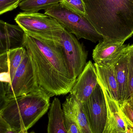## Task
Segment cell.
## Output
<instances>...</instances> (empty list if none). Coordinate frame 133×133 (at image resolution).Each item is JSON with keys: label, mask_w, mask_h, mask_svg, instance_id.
<instances>
[{"label": "cell", "mask_w": 133, "mask_h": 133, "mask_svg": "<svg viewBox=\"0 0 133 133\" xmlns=\"http://www.w3.org/2000/svg\"><path fill=\"white\" fill-rule=\"evenodd\" d=\"M5 86L7 100L28 94L39 87L31 58L27 52L11 82Z\"/></svg>", "instance_id": "obj_6"}, {"label": "cell", "mask_w": 133, "mask_h": 133, "mask_svg": "<svg viewBox=\"0 0 133 133\" xmlns=\"http://www.w3.org/2000/svg\"><path fill=\"white\" fill-rule=\"evenodd\" d=\"M5 133H19L18 132H17L16 130H15L13 129H11L9 130L8 131H7Z\"/></svg>", "instance_id": "obj_27"}, {"label": "cell", "mask_w": 133, "mask_h": 133, "mask_svg": "<svg viewBox=\"0 0 133 133\" xmlns=\"http://www.w3.org/2000/svg\"><path fill=\"white\" fill-rule=\"evenodd\" d=\"M15 20L25 33L57 42H61L62 35L65 29L53 17L38 12H21Z\"/></svg>", "instance_id": "obj_5"}, {"label": "cell", "mask_w": 133, "mask_h": 133, "mask_svg": "<svg viewBox=\"0 0 133 133\" xmlns=\"http://www.w3.org/2000/svg\"><path fill=\"white\" fill-rule=\"evenodd\" d=\"M83 104L92 133H103L108 111L104 92L98 83L87 101Z\"/></svg>", "instance_id": "obj_8"}, {"label": "cell", "mask_w": 133, "mask_h": 133, "mask_svg": "<svg viewBox=\"0 0 133 133\" xmlns=\"http://www.w3.org/2000/svg\"><path fill=\"white\" fill-rule=\"evenodd\" d=\"M119 103L122 111L133 125V109L127 101Z\"/></svg>", "instance_id": "obj_23"}, {"label": "cell", "mask_w": 133, "mask_h": 133, "mask_svg": "<svg viewBox=\"0 0 133 133\" xmlns=\"http://www.w3.org/2000/svg\"><path fill=\"white\" fill-rule=\"evenodd\" d=\"M19 0H0V16L19 6Z\"/></svg>", "instance_id": "obj_22"}, {"label": "cell", "mask_w": 133, "mask_h": 133, "mask_svg": "<svg viewBox=\"0 0 133 133\" xmlns=\"http://www.w3.org/2000/svg\"><path fill=\"white\" fill-rule=\"evenodd\" d=\"M60 3L72 11L83 15H86L83 0H62Z\"/></svg>", "instance_id": "obj_21"}, {"label": "cell", "mask_w": 133, "mask_h": 133, "mask_svg": "<svg viewBox=\"0 0 133 133\" xmlns=\"http://www.w3.org/2000/svg\"><path fill=\"white\" fill-rule=\"evenodd\" d=\"M29 133H36L34 132H30Z\"/></svg>", "instance_id": "obj_28"}, {"label": "cell", "mask_w": 133, "mask_h": 133, "mask_svg": "<svg viewBox=\"0 0 133 133\" xmlns=\"http://www.w3.org/2000/svg\"><path fill=\"white\" fill-rule=\"evenodd\" d=\"M130 46L123 53L113 66L118 84L119 103L126 100L129 77V52Z\"/></svg>", "instance_id": "obj_14"}, {"label": "cell", "mask_w": 133, "mask_h": 133, "mask_svg": "<svg viewBox=\"0 0 133 133\" xmlns=\"http://www.w3.org/2000/svg\"><path fill=\"white\" fill-rule=\"evenodd\" d=\"M61 43L70 74L76 79L86 66L88 51L76 37L65 29L62 35Z\"/></svg>", "instance_id": "obj_7"}, {"label": "cell", "mask_w": 133, "mask_h": 133, "mask_svg": "<svg viewBox=\"0 0 133 133\" xmlns=\"http://www.w3.org/2000/svg\"><path fill=\"white\" fill-rule=\"evenodd\" d=\"M11 129L10 126L2 116L0 110V133H5Z\"/></svg>", "instance_id": "obj_25"}, {"label": "cell", "mask_w": 133, "mask_h": 133, "mask_svg": "<svg viewBox=\"0 0 133 133\" xmlns=\"http://www.w3.org/2000/svg\"><path fill=\"white\" fill-rule=\"evenodd\" d=\"M98 42L93 51V60L95 64L108 67H113L130 46L123 42L103 39Z\"/></svg>", "instance_id": "obj_10"}, {"label": "cell", "mask_w": 133, "mask_h": 133, "mask_svg": "<svg viewBox=\"0 0 133 133\" xmlns=\"http://www.w3.org/2000/svg\"><path fill=\"white\" fill-rule=\"evenodd\" d=\"M97 76L98 82L109 93L112 97L119 102L118 84L113 67L99 65L94 63Z\"/></svg>", "instance_id": "obj_15"}, {"label": "cell", "mask_w": 133, "mask_h": 133, "mask_svg": "<svg viewBox=\"0 0 133 133\" xmlns=\"http://www.w3.org/2000/svg\"><path fill=\"white\" fill-rule=\"evenodd\" d=\"M86 17L103 39L125 43L133 34V0H83Z\"/></svg>", "instance_id": "obj_2"}, {"label": "cell", "mask_w": 133, "mask_h": 133, "mask_svg": "<svg viewBox=\"0 0 133 133\" xmlns=\"http://www.w3.org/2000/svg\"><path fill=\"white\" fill-rule=\"evenodd\" d=\"M26 54V50L23 46L0 55V80L6 84L11 83Z\"/></svg>", "instance_id": "obj_12"}, {"label": "cell", "mask_w": 133, "mask_h": 133, "mask_svg": "<svg viewBox=\"0 0 133 133\" xmlns=\"http://www.w3.org/2000/svg\"><path fill=\"white\" fill-rule=\"evenodd\" d=\"M23 1V0H19V1H20V2H21L22 1Z\"/></svg>", "instance_id": "obj_29"}, {"label": "cell", "mask_w": 133, "mask_h": 133, "mask_svg": "<svg viewBox=\"0 0 133 133\" xmlns=\"http://www.w3.org/2000/svg\"><path fill=\"white\" fill-rule=\"evenodd\" d=\"M98 84L94 64L91 61L87 62L70 92V94L83 103L87 101Z\"/></svg>", "instance_id": "obj_11"}, {"label": "cell", "mask_w": 133, "mask_h": 133, "mask_svg": "<svg viewBox=\"0 0 133 133\" xmlns=\"http://www.w3.org/2000/svg\"><path fill=\"white\" fill-rule=\"evenodd\" d=\"M64 123L68 133H81L75 118L67 104H62Z\"/></svg>", "instance_id": "obj_19"}, {"label": "cell", "mask_w": 133, "mask_h": 133, "mask_svg": "<svg viewBox=\"0 0 133 133\" xmlns=\"http://www.w3.org/2000/svg\"><path fill=\"white\" fill-rule=\"evenodd\" d=\"M128 102V103L130 105V106L132 107V108L133 109V96L132 97L130 98L129 99H128V100H126Z\"/></svg>", "instance_id": "obj_26"}, {"label": "cell", "mask_w": 133, "mask_h": 133, "mask_svg": "<svg viewBox=\"0 0 133 133\" xmlns=\"http://www.w3.org/2000/svg\"><path fill=\"white\" fill-rule=\"evenodd\" d=\"M23 46L30 57L39 87L50 97L70 93L76 82L61 42L25 33Z\"/></svg>", "instance_id": "obj_1"}, {"label": "cell", "mask_w": 133, "mask_h": 133, "mask_svg": "<svg viewBox=\"0 0 133 133\" xmlns=\"http://www.w3.org/2000/svg\"><path fill=\"white\" fill-rule=\"evenodd\" d=\"M62 0H23L19 6L24 12H37L49 9L60 3Z\"/></svg>", "instance_id": "obj_18"}, {"label": "cell", "mask_w": 133, "mask_h": 133, "mask_svg": "<svg viewBox=\"0 0 133 133\" xmlns=\"http://www.w3.org/2000/svg\"><path fill=\"white\" fill-rule=\"evenodd\" d=\"M69 107L81 133H92L89 125L83 103L69 94L65 101Z\"/></svg>", "instance_id": "obj_17"}, {"label": "cell", "mask_w": 133, "mask_h": 133, "mask_svg": "<svg viewBox=\"0 0 133 133\" xmlns=\"http://www.w3.org/2000/svg\"><path fill=\"white\" fill-rule=\"evenodd\" d=\"M25 32L18 25L0 20V55L23 47Z\"/></svg>", "instance_id": "obj_13"}, {"label": "cell", "mask_w": 133, "mask_h": 133, "mask_svg": "<svg viewBox=\"0 0 133 133\" xmlns=\"http://www.w3.org/2000/svg\"><path fill=\"white\" fill-rule=\"evenodd\" d=\"M50 98L39 87L28 94L7 100L1 113L11 129L19 133H28L48 111Z\"/></svg>", "instance_id": "obj_3"}, {"label": "cell", "mask_w": 133, "mask_h": 133, "mask_svg": "<svg viewBox=\"0 0 133 133\" xmlns=\"http://www.w3.org/2000/svg\"><path fill=\"white\" fill-rule=\"evenodd\" d=\"M6 86L5 84L0 80V110H1L6 102Z\"/></svg>", "instance_id": "obj_24"}, {"label": "cell", "mask_w": 133, "mask_h": 133, "mask_svg": "<svg viewBox=\"0 0 133 133\" xmlns=\"http://www.w3.org/2000/svg\"><path fill=\"white\" fill-rule=\"evenodd\" d=\"M133 96V44L131 45L129 52V77L126 100Z\"/></svg>", "instance_id": "obj_20"}, {"label": "cell", "mask_w": 133, "mask_h": 133, "mask_svg": "<svg viewBox=\"0 0 133 133\" xmlns=\"http://www.w3.org/2000/svg\"><path fill=\"white\" fill-rule=\"evenodd\" d=\"M44 14L56 19L78 39H83L96 43L103 39L86 16L72 11L60 3L45 10Z\"/></svg>", "instance_id": "obj_4"}, {"label": "cell", "mask_w": 133, "mask_h": 133, "mask_svg": "<svg viewBox=\"0 0 133 133\" xmlns=\"http://www.w3.org/2000/svg\"><path fill=\"white\" fill-rule=\"evenodd\" d=\"M49 109L47 133H68L65 126L63 110L59 99L55 98Z\"/></svg>", "instance_id": "obj_16"}, {"label": "cell", "mask_w": 133, "mask_h": 133, "mask_svg": "<svg viewBox=\"0 0 133 133\" xmlns=\"http://www.w3.org/2000/svg\"><path fill=\"white\" fill-rule=\"evenodd\" d=\"M100 85L104 95L108 111L107 122L103 133H133V125L122 111L119 102Z\"/></svg>", "instance_id": "obj_9"}]
</instances>
